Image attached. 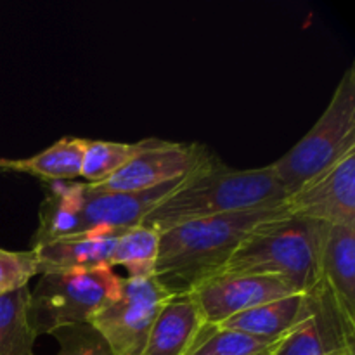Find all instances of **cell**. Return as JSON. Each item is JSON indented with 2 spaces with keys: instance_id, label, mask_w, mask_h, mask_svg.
<instances>
[{
  "instance_id": "obj_1",
  "label": "cell",
  "mask_w": 355,
  "mask_h": 355,
  "mask_svg": "<svg viewBox=\"0 0 355 355\" xmlns=\"http://www.w3.org/2000/svg\"><path fill=\"white\" fill-rule=\"evenodd\" d=\"M288 215L283 201L166 229L159 232L155 279L170 297H186L217 276L246 239Z\"/></svg>"
},
{
  "instance_id": "obj_2",
  "label": "cell",
  "mask_w": 355,
  "mask_h": 355,
  "mask_svg": "<svg viewBox=\"0 0 355 355\" xmlns=\"http://www.w3.org/2000/svg\"><path fill=\"white\" fill-rule=\"evenodd\" d=\"M286 198V191L270 165L234 170L215 156L163 198L142 224L163 232L198 218L283 203Z\"/></svg>"
},
{
  "instance_id": "obj_3",
  "label": "cell",
  "mask_w": 355,
  "mask_h": 355,
  "mask_svg": "<svg viewBox=\"0 0 355 355\" xmlns=\"http://www.w3.org/2000/svg\"><path fill=\"white\" fill-rule=\"evenodd\" d=\"M328 227L311 218L288 215L246 239L217 276H272L286 281L300 293H311L322 279V250Z\"/></svg>"
},
{
  "instance_id": "obj_4",
  "label": "cell",
  "mask_w": 355,
  "mask_h": 355,
  "mask_svg": "<svg viewBox=\"0 0 355 355\" xmlns=\"http://www.w3.org/2000/svg\"><path fill=\"white\" fill-rule=\"evenodd\" d=\"M352 151H355L354 62L343 73L319 120L286 155L270 163V166L290 198Z\"/></svg>"
},
{
  "instance_id": "obj_5",
  "label": "cell",
  "mask_w": 355,
  "mask_h": 355,
  "mask_svg": "<svg viewBox=\"0 0 355 355\" xmlns=\"http://www.w3.org/2000/svg\"><path fill=\"white\" fill-rule=\"evenodd\" d=\"M121 277L111 267L40 274L30 291L28 318L35 335L89 322L120 291Z\"/></svg>"
},
{
  "instance_id": "obj_6",
  "label": "cell",
  "mask_w": 355,
  "mask_h": 355,
  "mask_svg": "<svg viewBox=\"0 0 355 355\" xmlns=\"http://www.w3.org/2000/svg\"><path fill=\"white\" fill-rule=\"evenodd\" d=\"M168 293L155 277H121L120 291L89 321L106 340L114 355H142L149 333Z\"/></svg>"
},
{
  "instance_id": "obj_7",
  "label": "cell",
  "mask_w": 355,
  "mask_h": 355,
  "mask_svg": "<svg viewBox=\"0 0 355 355\" xmlns=\"http://www.w3.org/2000/svg\"><path fill=\"white\" fill-rule=\"evenodd\" d=\"M214 158V153L198 142H168L149 137L148 146L123 168L94 187L113 193H137L187 175Z\"/></svg>"
},
{
  "instance_id": "obj_8",
  "label": "cell",
  "mask_w": 355,
  "mask_h": 355,
  "mask_svg": "<svg viewBox=\"0 0 355 355\" xmlns=\"http://www.w3.org/2000/svg\"><path fill=\"white\" fill-rule=\"evenodd\" d=\"M300 293L279 277L260 274H222L205 281L187 297L203 312L207 324H222L253 307Z\"/></svg>"
},
{
  "instance_id": "obj_9",
  "label": "cell",
  "mask_w": 355,
  "mask_h": 355,
  "mask_svg": "<svg viewBox=\"0 0 355 355\" xmlns=\"http://www.w3.org/2000/svg\"><path fill=\"white\" fill-rule=\"evenodd\" d=\"M312 295V312L291 329L272 355H343L354 352L355 322L350 321L324 283Z\"/></svg>"
},
{
  "instance_id": "obj_10",
  "label": "cell",
  "mask_w": 355,
  "mask_h": 355,
  "mask_svg": "<svg viewBox=\"0 0 355 355\" xmlns=\"http://www.w3.org/2000/svg\"><path fill=\"white\" fill-rule=\"evenodd\" d=\"M290 215L326 225H355V151L284 200Z\"/></svg>"
},
{
  "instance_id": "obj_11",
  "label": "cell",
  "mask_w": 355,
  "mask_h": 355,
  "mask_svg": "<svg viewBox=\"0 0 355 355\" xmlns=\"http://www.w3.org/2000/svg\"><path fill=\"white\" fill-rule=\"evenodd\" d=\"M191 173L137 193L101 191L90 184L80 182V232H89L94 229H130L142 224L146 215L163 198L182 186Z\"/></svg>"
},
{
  "instance_id": "obj_12",
  "label": "cell",
  "mask_w": 355,
  "mask_h": 355,
  "mask_svg": "<svg viewBox=\"0 0 355 355\" xmlns=\"http://www.w3.org/2000/svg\"><path fill=\"white\" fill-rule=\"evenodd\" d=\"M125 231L127 229H94L37 246L33 250L38 257V276L54 270L111 267L114 246Z\"/></svg>"
},
{
  "instance_id": "obj_13",
  "label": "cell",
  "mask_w": 355,
  "mask_h": 355,
  "mask_svg": "<svg viewBox=\"0 0 355 355\" xmlns=\"http://www.w3.org/2000/svg\"><path fill=\"white\" fill-rule=\"evenodd\" d=\"M207 324L191 297H173L163 305L142 355H186Z\"/></svg>"
},
{
  "instance_id": "obj_14",
  "label": "cell",
  "mask_w": 355,
  "mask_h": 355,
  "mask_svg": "<svg viewBox=\"0 0 355 355\" xmlns=\"http://www.w3.org/2000/svg\"><path fill=\"white\" fill-rule=\"evenodd\" d=\"M312 312L311 293H293L279 300L253 307L224 321L220 328L236 329L260 338L281 340Z\"/></svg>"
},
{
  "instance_id": "obj_15",
  "label": "cell",
  "mask_w": 355,
  "mask_h": 355,
  "mask_svg": "<svg viewBox=\"0 0 355 355\" xmlns=\"http://www.w3.org/2000/svg\"><path fill=\"white\" fill-rule=\"evenodd\" d=\"M322 283L355 322V225H329L322 250Z\"/></svg>"
},
{
  "instance_id": "obj_16",
  "label": "cell",
  "mask_w": 355,
  "mask_h": 355,
  "mask_svg": "<svg viewBox=\"0 0 355 355\" xmlns=\"http://www.w3.org/2000/svg\"><path fill=\"white\" fill-rule=\"evenodd\" d=\"M85 139L61 137L30 158H0V172H21L45 180H71L82 172Z\"/></svg>"
},
{
  "instance_id": "obj_17",
  "label": "cell",
  "mask_w": 355,
  "mask_h": 355,
  "mask_svg": "<svg viewBox=\"0 0 355 355\" xmlns=\"http://www.w3.org/2000/svg\"><path fill=\"white\" fill-rule=\"evenodd\" d=\"M80 182L59 184L49 191L38 210V227L31 238V248L80 234Z\"/></svg>"
},
{
  "instance_id": "obj_18",
  "label": "cell",
  "mask_w": 355,
  "mask_h": 355,
  "mask_svg": "<svg viewBox=\"0 0 355 355\" xmlns=\"http://www.w3.org/2000/svg\"><path fill=\"white\" fill-rule=\"evenodd\" d=\"M28 286L0 293V355H35L37 335L28 318Z\"/></svg>"
},
{
  "instance_id": "obj_19",
  "label": "cell",
  "mask_w": 355,
  "mask_h": 355,
  "mask_svg": "<svg viewBox=\"0 0 355 355\" xmlns=\"http://www.w3.org/2000/svg\"><path fill=\"white\" fill-rule=\"evenodd\" d=\"M159 248V232L139 224L127 229L118 238L113 252L111 267L121 266L127 269L132 279H148L155 277L156 259Z\"/></svg>"
},
{
  "instance_id": "obj_20",
  "label": "cell",
  "mask_w": 355,
  "mask_h": 355,
  "mask_svg": "<svg viewBox=\"0 0 355 355\" xmlns=\"http://www.w3.org/2000/svg\"><path fill=\"white\" fill-rule=\"evenodd\" d=\"M148 142L149 139H142L134 144L85 139L80 177H83L85 182L92 186L104 182L107 177L123 168L135 155H139L148 146Z\"/></svg>"
},
{
  "instance_id": "obj_21",
  "label": "cell",
  "mask_w": 355,
  "mask_h": 355,
  "mask_svg": "<svg viewBox=\"0 0 355 355\" xmlns=\"http://www.w3.org/2000/svg\"><path fill=\"white\" fill-rule=\"evenodd\" d=\"M281 340L260 338L236 329L205 324L186 355H259L272 349Z\"/></svg>"
},
{
  "instance_id": "obj_22",
  "label": "cell",
  "mask_w": 355,
  "mask_h": 355,
  "mask_svg": "<svg viewBox=\"0 0 355 355\" xmlns=\"http://www.w3.org/2000/svg\"><path fill=\"white\" fill-rule=\"evenodd\" d=\"M51 335L59 342L54 355H114L103 335L89 322L59 328Z\"/></svg>"
},
{
  "instance_id": "obj_23",
  "label": "cell",
  "mask_w": 355,
  "mask_h": 355,
  "mask_svg": "<svg viewBox=\"0 0 355 355\" xmlns=\"http://www.w3.org/2000/svg\"><path fill=\"white\" fill-rule=\"evenodd\" d=\"M38 276V257L33 248L10 252L0 248V291H14L28 286L31 277Z\"/></svg>"
},
{
  "instance_id": "obj_24",
  "label": "cell",
  "mask_w": 355,
  "mask_h": 355,
  "mask_svg": "<svg viewBox=\"0 0 355 355\" xmlns=\"http://www.w3.org/2000/svg\"><path fill=\"white\" fill-rule=\"evenodd\" d=\"M277 345H274L272 349H269V350H266V352H262V354H259V355H272V352H274V349H276Z\"/></svg>"
},
{
  "instance_id": "obj_25",
  "label": "cell",
  "mask_w": 355,
  "mask_h": 355,
  "mask_svg": "<svg viewBox=\"0 0 355 355\" xmlns=\"http://www.w3.org/2000/svg\"><path fill=\"white\" fill-rule=\"evenodd\" d=\"M343 355H355V350H354V352H347V354H343Z\"/></svg>"
},
{
  "instance_id": "obj_26",
  "label": "cell",
  "mask_w": 355,
  "mask_h": 355,
  "mask_svg": "<svg viewBox=\"0 0 355 355\" xmlns=\"http://www.w3.org/2000/svg\"><path fill=\"white\" fill-rule=\"evenodd\" d=\"M0 293H2V291H0Z\"/></svg>"
}]
</instances>
